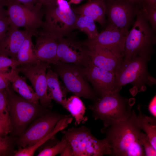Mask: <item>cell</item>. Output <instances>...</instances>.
<instances>
[{
	"label": "cell",
	"mask_w": 156,
	"mask_h": 156,
	"mask_svg": "<svg viewBox=\"0 0 156 156\" xmlns=\"http://www.w3.org/2000/svg\"><path fill=\"white\" fill-rule=\"evenodd\" d=\"M141 142L144 149L145 156H156V149L153 146L145 133H143L141 137Z\"/></svg>",
	"instance_id": "31"
},
{
	"label": "cell",
	"mask_w": 156,
	"mask_h": 156,
	"mask_svg": "<svg viewBox=\"0 0 156 156\" xmlns=\"http://www.w3.org/2000/svg\"><path fill=\"white\" fill-rule=\"evenodd\" d=\"M73 149L74 156L111 155V148L105 138L99 140L92 134L87 127H73L61 131Z\"/></svg>",
	"instance_id": "5"
},
{
	"label": "cell",
	"mask_w": 156,
	"mask_h": 156,
	"mask_svg": "<svg viewBox=\"0 0 156 156\" xmlns=\"http://www.w3.org/2000/svg\"><path fill=\"white\" fill-rule=\"evenodd\" d=\"M47 90L48 95L51 99L61 105L64 108L67 99L66 89L58 80V75L51 69L47 74Z\"/></svg>",
	"instance_id": "21"
},
{
	"label": "cell",
	"mask_w": 156,
	"mask_h": 156,
	"mask_svg": "<svg viewBox=\"0 0 156 156\" xmlns=\"http://www.w3.org/2000/svg\"><path fill=\"white\" fill-rule=\"evenodd\" d=\"M155 34L138 5L135 22L126 37L123 60L137 56L150 58L156 43Z\"/></svg>",
	"instance_id": "2"
},
{
	"label": "cell",
	"mask_w": 156,
	"mask_h": 156,
	"mask_svg": "<svg viewBox=\"0 0 156 156\" xmlns=\"http://www.w3.org/2000/svg\"><path fill=\"white\" fill-rule=\"evenodd\" d=\"M86 47L92 63L115 75L122 60L104 47L99 45Z\"/></svg>",
	"instance_id": "17"
},
{
	"label": "cell",
	"mask_w": 156,
	"mask_h": 156,
	"mask_svg": "<svg viewBox=\"0 0 156 156\" xmlns=\"http://www.w3.org/2000/svg\"><path fill=\"white\" fill-rule=\"evenodd\" d=\"M75 29L85 33L88 36V39L89 40L95 38L99 34L95 21L86 16L77 15Z\"/></svg>",
	"instance_id": "26"
},
{
	"label": "cell",
	"mask_w": 156,
	"mask_h": 156,
	"mask_svg": "<svg viewBox=\"0 0 156 156\" xmlns=\"http://www.w3.org/2000/svg\"><path fill=\"white\" fill-rule=\"evenodd\" d=\"M11 143L10 139L6 136H0V156H6L10 152Z\"/></svg>",
	"instance_id": "32"
},
{
	"label": "cell",
	"mask_w": 156,
	"mask_h": 156,
	"mask_svg": "<svg viewBox=\"0 0 156 156\" xmlns=\"http://www.w3.org/2000/svg\"><path fill=\"white\" fill-rule=\"evenodd\" d=\"M42 29L56 39L69 36L75 29L77 15L66 0H56L55 4L44 7Z\"/></svg>",
	"instance_id": "4"
},
{
	"label": "cell",
	"mask_w": 156,
	"mask_h": 156,
	"mask_svg": "<svg viewBox=\"0 0 156 156\" xmlns=\"http://www.w3.org/2000/svg\"><path fill=\"white\" fill-rule=\"evenodd\" d=\"M137 115L133 110L127 119L114 122L101 130L111 148V155L144 156L141 139L143 133L139 127Z\"/></svg>",
	"instance_id": "1"
},
{
	"label": "cell",
	"mask_w": 156,
	"mask_h": 156,
	"mask_svg": "<svg viewBox=\"0 0 156 156\" xmlns=\"http://www.w3.org/2000/svg\"><path fill=\"white\" fill-rule=\"evenodd\" d=\"M64 108L74 118L75 125L84 123L88 120V117L85 116L86 107L78 96L74 95L67 99Z\"/></svg>",
	"instance_id": "22"
},
{
	"label": "cell",
	"mask_w": 156,
	"mask_h": 156,
	"mask_svg": "<svg viewBox=\"0 0 156 156\" xmlns=\"http://www.w3.org/2000/svg\"><path fill=\"white\" fill-rule=\"evenodd\" d=\"M60 155V156H74L73 149L68 142Z\"/></svg>",
	"instance_id": "38"
},
{
	"label": "cell",
	"mask_w": 156,
	"mask_h": 156,
	"mask_svg": "<svg viewBox=\"0 0 156 156\" xmlns=\"http://www.w3.org/2000/svg\"><path fill=\"white\" fill-rule=\"evenodd\" d=\"M4 74L11 83L13 90L22 98L39 105L38 98L35 91L26 83L25 78L19 76L16 69H11L9 72Z\"/></svg>",
	"instance_id": "20"
},
{
	"label": "cell",
	"mask_w": 156,
	"mask_h": 156,
	"mask_svg": "<svg viewBox=\"0 0 156 156\" xmlns=\"http://www.w3.org/2000/svg\"><path fill=\"white\" fill-rule=\"evenodd\" d=\"M139 114L137 116L138 125L145 132L149 140L155 149H156V118L143 114L140 107H138Z\"/></svg>",
	"instance_id": "24"
},
{
	"label": "cell",
	"mask_w": 156,
	"mask_h": 156,
	"mask_svg": "<svg viewBox=\"0 0 156 156\" xmlns=\"http://www.w3.org/2000/svg\"><path fill=\"white\" fill-rule=\"evenodd\" d=\"M6 89L12 127L20 134L37 113L39 105L15 94L10 84Z\"/></svg>",
	"instance_id": "9"
},
{
	"label": "cell",
	"mask_w": 156,
	"mask_h": 156,
	"mask_svg": "<svg viewBox=\"0 0 156 156\" xmlns=\"http://www.w3.org/2000/svg\"><path fill=\"white\" fill-rule=\"evenodd\" d=\"M148 57L137 56L129 60H123L115 74L116 86L117 89L131 83L136 90L143 91L146 85H152L155 79L150 75L147 68Z\"/></svg>",
	"instance_id": "6"
},
{
	"label": "cell",
	"mask_w": 156,
	"mask_h": 156,
	"mask_svg": "<svg viewBox=\"0 0 156 156\" xmlns=\"http://www.w3.org/2000/svg\"><path fill=\"white\" fill-rule=\"evenodd\" d=\"M69 124L68 121L65 118L60 120L57 124L53 130L44 138L34 144L24 148L21 147L14 154L15 156H33L35 151L47 141L51 138L59 131L64 129Z\"/></svg>",
	"instance_id": "23"
},
{
	"label": "cell",
	"mask_w": 156,
	"mask_h": 156,
	"mask_svg": "<svg viewBox=\"0 0 156 156\" xmlns=\"http://www.w3.org/2000/svg\"><path fill=\"white\" fill-rule=\"evenodd\" d=\"M142 3L156 9V0H144Z\"/></svg>",
	"instance_id": "40"
},
{
	"label": "cell",
	"mask_w": 156,
	"mask_h": 156,
	"mask_svg": "<svg viewBox=\"0 0 156 156\" xmlns=\"http://www.w3.org/2000/svg\"><path fill=\"white\" fill-rule=\"evenodd\" d=\"M56 0H37L36 5L42 7L54 5L56 4Z\"/></svg>",
	"instance_id": "39"
},
{
	"label": "cell",
	"mask_w": 156,
	"mask_h": 156,
	"mask_svg": "<svg viewBox=\"0 0 156 156\" xmlns=\"http://www.w3.org/2000/svg\"><path fill=\"white\" fill-rule=\"evenodd\" d=\"M106 5L107 22L114 25L127 36L129 28L135 22L138 5L131 0L106 1Z\"/></svg>",
	"instance_id": "10"
},
{
	"label": "cell",
	"mask_w": 156,
	"mask_h": 156,
	"mask_svg": "<svg viewBox=\"0 0 156 156\" xmlns=\"http://www.w3.org/2000/svg\"><path fill=\"white\" fill-rule=\"evenodd\" d=\"M10 83L4 73H0V89H6L10 84Z\"/></svg>",
	"instance_id": "37"
},
{
	"label": "cell",
	"mask_w": 156,
	"mask_h": 156,
	"mask_svg": "<svg viewBox=\"0 0 156 156\" xmlns=\"http://www.w3.org/2000/svg\"><path fill=\"white\" fill-rule=\"evenodd\" d=\"M0 116L6 121L11 123L6 89H0Z\"/></svg>",
	"instance_id": "29"
},
{
	"label": "cell",
	"mask_w": 156,
	"mask_h": 156,
	"mask_svg": "<svg viewBox=\"0 0 156 156\" xmlns=\"http://www.w3.org/2000/svg\"><path fill=\"white\" fill-rule=\"evenodd\" d=\"M12 128L11 124L0 116V136L4 137L10 132Z\"/></svg>",
	"instance_id": "33"
},
{
	"label": "cell",
	"mask_w": 156,
	"mask_h": 156,
	"mask_svg": "<svg viewBox=\"0 0 156 156\" xmlns=\"http://www.w3.org/2000/svg\"><path fill=\"white\" fill-rule=\"evenodd\" d=\"M121 89L111 92L94 102L89 109L95 120L103 122V127L127 119L131 115L133 103L120 94Z\"/></svg>",
	"instance_id": "3"
},
{
	"label": "cell",
	"mask_w": 156,
	"mask_h": 156,
	"mask_svg": "<svg viewBox=\"0 0 156 156\" xmlns=\"http://www.w3.org/2000/svg\"><path fill=\"white\" fill-rule=\"evenodd\" d=\"M34 36L36 37L35 52L38 60L55 65L61 63L57 57V39L43 29H38Z\"/></svg>",
	"instance_id": "16"
},
{
	"label": "cell",
	"mask_w": 156,
	"mask_h": 156,
	"mask_svg": "<svg viewBox=\"0 0 156 156\" xmlns=\"http://www.w3.org/2000/svg\"><path fill=\"white\" fill-rule=\"evenodd\" d=\"M9 27L7 14L0 15V38L5 34Z\"/></svg>",
	"instance_id": "34"
},
{
	"label": "cell",
	"mask_w": 156,
	"mask_h": 156,
	"mask_svg": "<svg viewBox=\"0 0 156 156\" xmlns=\"http://www.w3.org/2000/svg\"><path fill=\"white\" fill-rule=\"evenodd\" d=\"M83 69L87 80L91 83L95 93L99 98L120 89L116 87L114 73L94 65L91 61Z\"/></svg>",
	"instance_id": "15"
},
{
	"label": "cell",
	"mask_w": 156,
	"mask_h": 156,
	"mask_svg": "<svg viewBox=\"0 0 156 156\" xmlns=\"http://www.w3.org/2000/svg\"><path fill=\"white\" fill-rule=\"evenodd\" d=\"M127 36L109 23L105 29L95 38L82 42L85 46L99 45L105 48L120 60H123Z\"/></svg>",
	"instance_id": "14"
},
{
	"label": "cell",
	"mask_w": 156,
	"mask_h": 156,
	"mask_svg": "<svg viewBox=\"0 0 156 156\" xmlns=\"http://www.w3.org/2000/svg\"><path fill=\"white\" fill-rule=\"evenodd\" d=\"M20 64L17 60L9 58L8 57L0 55V73H5L10 71L9 68L15 69Z\"/></svg>",
	"instance_id": "30"
},
{
	"label": "cell",
	"mask_w": 156,
	"mask_h": 156,
	"mask_svg": "<svg viewBox=\"0 0 156 156\" xmlns=\"http://www.w3.org/2000/svg\"><path fill=\"white\" fill-rule=\"evenodd\" d=\"M72 9L76 14L91 18L102 27L107 24L105 0H88L85 3Z\"/></svg>",
	"instance_id": "19"
},
{
	"label": "cell",
	"mask_w": 156,
	"mask_h": 156,
	"mask_svg": "<svg viewBox=\"0 0 156 156\" xmlns=\"http://www.w3.org/2000/svg\"><path fill=\"white\" fill-rule=\"evenodd\" d=\"M106 1H114L115 0H105Z\"/></svg>",
	"instance_id": "44"
},
{
	"label": "cell",
	"mask_w": 156,
	"mask_h": 156,
	"mask_svg": "<svg viewBox=\"0 0 156 156\" xmlns=\"http://www.w3.org/2000/svg\"><path fill=\"white\" fill-rule=\"evenodd\" d=\"M8 21L11 27L19 29L24 27L25 30L34 36L38 29L42 27L43 13L41 8L31 9L18 3H5Z\"/></svg>",
	"instance_id": "8"
},
{
	"label": "cell",
	"mask_w": 156,
	"mask_h": 156,
	"mask_svg": "<svg viewBox=\"0 0 156 156\" xmlns=\"http://www.w3.org/2000/svg\"><path fill=\"white\" fill-rule=\"evenodd\" d=\"M32 36L31 34L27 36L18 52L17 60L20 65L34 63L39 61L35 54V47L31 38Z\"/></svg>",
	"instance_id": "25"
},
{
	"label": "cell",
	"mask_w": 156,
	"mask_h": 156,
	"mask_svg": "<svg viewBox=\"0 0 156 156\" xmlns=\"http://www.w3.org/2000/svg\"><path fill=\"white\" fill-rule=\"evenodd\" d=\"M56 65L57 74L62 79L66 92L94 102L99 98L89 85L83 67L61 63Z\"/></svg>",
	"instance_id": "7"
},
{
	"label": "cell",
	"mask_w": 156,
	"mask_h": 156,
	"mask_svg": "<svg viewBox=\"0 0 156 156\" xmlns=\"http://www.w3.org/2000/svg\"><path fill=\"white\" fill-rule=\"evenodd\" d=\"M68 143L64 135L54 145L44 148L38 154V156H55L60 154Z\"/></svg>",
	"instance_id": "27"
},
{
	"label": "cell",
	"mask_w": 156,
	"mask_h": 156,
	"mask_svg": "<svg viewBox=\"0 0 156 156\" xmlns=\"http://www.w3.org/2000/svg\"><path fill=\"white\" fill-rule=\"evenodd\" d=\"M138 6L142 14L149 22L153 31L155 33L156 9L143 3Z\"/></svg>",
	"instance_id": "28"
},
{
	"label": "cell",
	"mask_w": 156,
	"mask_h": 156,
	"mask_svg": "<svg viewBox=\"0 0 156 156\" xmlns=\"http://www.w3.org/2000/svg\"><path fill=\"white\" fill-rule=\"evenodd\" d=\"M29 34H31L25 30H21L10 26L5 34L0 38V55L9 57L17 60L18 52Z\"/></svg>",
	"instance_id": "18"
},
{
	"label": "cell",
	"mask_w": 156,
	"mask_h": 156,
	"mask_svg": "<svg viewBox=\"0 0 156 156\" xmlns=\"http://www.w3.org/2000/svg\"><path fill=\"white\" fill-rule=\"evenodd\" d=\"M132 1L135 3L137 5H140L144 1V0H131Z\"/></svg>",
	"instance_id": "43"
},
{
	"label": "cell",
	"mask_w": 156,
	"mask_h": 156,
	"mask_svg": "<svg viewBox=\"0 0 156 156\" xmlns=\"http://www.w3.org/2000/svg\"><path fill=\"white\" fill-rule=\"evenodd\" d=\"M4 3L16 2L21 4L31 9L39 8L36 6L37 0H4Z\"/></svg>",
	"instance_id": "35"
},
{
	"label": "cell",
	"mask_w": 156,
	"mask_h": 156,
	"mask_svg": "<svg viewBox=\"0 0 156 156\" xmlns=\"http://www.w3.org/2000/svg\"><path fill=\"white\" fill-rule=\"evenodd\" d=\"M4 0H0V15L7 14L6 10L4 8Z\"/></svg>",
	"instance_id": "41"
},
{
	"label": "cell",
	"mask_w": 156,
	"mask_h": 156,
	"mask_svg": "<svg viewBox=\"0 0 156 156\" xmlns=\"http://www.w3.org/2000/svg\"><path fill=\"white\" fill-rule=\"evenodd\" d=\"M148 110L153 116L156 118V96L155 95L152 99L148 106Z\"/></svg>",
	"instance_id": "36"
},
{
	"label": "cell",
	"mask_w": 156,
	"mask_h": 156,
	"mask_svg": "<svg viewBox=\"0 0 156 156\" xmlns=\"http://www.w3.org/2000/svg\"><path fill=\"white\" fill-rule=\"evenodd\" d=\"M57 39V57L60 63L71 64L83 67L90 62L87 47L82 42L69 36Z\"/></svg>",
	"instance_id": "12"
},
{
	"label": "cell",
	"mask_w": 156,
	"mask_h": 156,
	"mask_svg": "<svg viewBox=\"0 0 156 156\" xmlns=\"http://www.w3.org/2000/svg\"><path fill=\"white\" fill-rule=\"evenodd\" d=\"M50 64L38 61L32 64L21 65L15 69L22 73L30 81L41 105L44 107H51V99L47 90L46 70Z\"/></svg>",
	"instance_id": "11"
},
{
	"label": "cell",
	"mask_w": 156,
	"mask_h": 156,
	"mask_svg": "<svg viewBox=\"0 0 156 156\" xmlns=\"http://www.w3.org/2000/svg\"><path fill=\"white\" fill-rule=\"evenodd\" d=\"M68 115L57 113L43 115L21 135L18 144L24 148L36 143L49 134L60 120Z\"/></svg>",
	"instance_id": "13"
},
{
	"label": "cell",
	"mask_w": 156,
	"mask_h": 156,
	"mask_svg": "<svg viewBox=\"0 0 156 156\" xmlns=\"http://www.w3.org/2000/svg\"><path fill=\"white\" fill-rule=\"evenodd\" d=\"M83 0H70L68 2L70 4L71 3L78 4Z\"/></svg>",
	"instance_id": "42"
}]
</instances>
